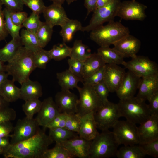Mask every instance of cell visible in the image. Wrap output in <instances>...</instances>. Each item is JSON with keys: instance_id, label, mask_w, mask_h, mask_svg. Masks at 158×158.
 <instances>
[{"instance_id": "obj_1", "label": "cell", "mask_w": 158, "mask_h": 158, "mask_svg": "<svg viewBox=\"0 0 158 158\" xmlns=\"http://www.w3.org/2000/svg\"><path fill=\"white\" fill-rule=\"evenodd\" d=\"M54 141L44 129H40L33 137L13 145L3 150L5 158H42L45 152Z\"/></svg>"}, {"instance_id": "obj_2", "label": "cell", "mask_w": 158, "mask_h": 158, "mask_svg": "<svg viewBox=\"0 0 158 158\" xmlns=\"http://www.w3.org/2000/svg\"><path fill=\"white\" fill-rule=\"evenodd\" d=\"M33 53L23 46L6 65V72L12 76V80L21 84L29 79L36 68L33 61Z\"/></svg>"}, {"instance_id": "obj_3", "label": "cell", "mask_w": 158, "mask_h": 158, "mask_svg": "<svg viewBox=\"0 0 158 158\" xmlns=\"http://www.w3.org/2000/svg\"><path fill=\"white\" fill-rule=\"evenodd\" d=\"M90 39L100 47L109 46L130 34L129 28L120 22L114 20L106 25L99 26L91 30Z\"/></svg>"}, {"instance_id": "obj_4", "label": "cell", "mask_w": 158, "mask_h": 158, "mask_svg": "<svg viewBox=\"0 0 158 158\" xmlns=\"http://www.w3.org/2000/svg\"><path fill=\"white\" fill-rule=\"evenodd\" d=\"M117 104L121 117L136 124H140L151 116L145 101L136 97L120 100Z\"/></svg>"}, {"instance_id": "obj_5", "label": "cell", "mask_w": 158, "mask_h": 158, "mask_svg": "<svg viewBox=\"0 0 158 158\" xmlns=\"http://www.w3.org/2000/svg\"><path fill=\"white\" fill-rule=\"evenodd\" d=\"M119 145L112 132L102 131L91 141L89 158H107L116 156Z\"/></svg>"}, {"instance_id": "obj_6", "label": "cell", "mask_w": 158, "mask_h": 158, "mask_svg": "<svg viewBox=\"0 0 158 158\" xmlns=\"http://www.w3.org/2000/svg\"><path fill=\"white\" fill-rule=\"evenodd\" d=\"M82 87L76 88L79 92L76 113L80 117L87 114L95 113L102 105V103L96 93L93 86L83 83Z\"/></svg>"}, {"instance_id": "obj_7", "label": "cell", "mask_w": 158, "mask_h": 158, "mask_svg": "<svg viewBox=\"0 0 158 158\" xmlns=\"http://www.w3.org/2000/svg\"><path fill=\"white\" fill-rule=\"evenodd\" d=\"M97 128L102 131L113 128L121 117L117 104L108 101L94 113Z\"/></svg>"}, {"instance_id": "obj_8", "label": "cell", "mask_w": 158, "mask_h": 158, "mask_svg": "<svg viewBox=\"0 0 158 158\" xmlns=\"http://www.w3.org/2000/svg\"><path fill=\"white\" fill-rule=\"evenodd\" d=\"M121 0H111L104 6L97 8L93 13L89 24L83 26L81 31L90 32L106 22L114 20Z\"/></svg>"}, {"instance_id": "obj_9", "label": "cell", "mask_w": 158, "mask_h": 158, "mask_svg": "<svg viewBox=\"0 0 158 158\" xmlns=\"http://www.w3.org/2000/svg\"><path fill=\"white\" fill-rule=\"evenodd\" d=\"M112 131L119 145H138L140 143L138 127L127 120H118L113 127Z\"/></svg>"}, {"instance_id": "obj_10", "label": "cell", "mask_w": 158, "mask_h": 158, "mask_svg": "<svg viewBox=\"0 0 158 158\" xmlns=\"http://www.w3.org/2000/svg\"><path fill=\"white\" fill-rule=\"evenodd\" d=\"M39 126L33 118L25 117L19 119L13 127V133L9 135L10 144H15L33 137L40 130Z\"/></svg>"}, {"instance_id": "obj_11", "label": "cell", "mask_w": 158, "mask_h": 158, "mask_svg": "<svg viewBox=\"0 0 158 158\" xmlns=\"http://www.w3.org/2000/svg\"><path fill=\"white\" fill-rule=\"evenodd\" d=\"M123 65L140 78L158 74L157 64L148 57L144 56L136 55L132 58L130 61H125Z\"/></svg>"}, {"instance_id": "obj_12", "label": "cell", "mask_w": 158, "mask_h": 158, "mask_svg": "<svg viewBox=\"0 0 158 158\" xmlns=\"http://www.w3.org/2000/svg\"><path fill=\"white\" fill-rule=\"evenodd\" d=\"M147 6L135 0L121 2L118 7L116 16L125 20H143L146 17Z\"/></svg>"}, {"instance_id": "obj_13", "label": "cell", "mask_w": 158, "mask_h": 158, "mask_svg": "<svg viewBox=\"0 0 158 158\" xmlns=\"http://www.w3.org/2000/svg\"><path fill=\"white\" fill-rule=\"evenodd\" d=\"M141 80V78L130 71L126 72L121 85L116 92L120 100L134 97L139 88Z\"/></svg>"}, {"instance_id": "obj_14", "label": "cell", "mask_w": 158, "mask_h": 158, "mask_svg": "<svg viewBox=\"0 0 158 158\" xmlns=\"http://www.w3.org/2000/svg\"><path fill=\"white\" fill-rule=\"evenodd\" d=\"M114 48L124 57H131L136 55L141 47L140 40L135 36L128 34L114 43Z\"/></svg>"}, {"instance_id": "obj_15", "label": "cell", "mask_w": 158, "mask_h": 158, "mask_svg": "<svg viewBox=\"0 0 158 158\" xmlns=\"http://www.w3.org/2000/svg\"><path fill=\"white\" fill-rule=\"evenodd\" d=\"M77 96L70 90H61L55 97V102L60 113L74 114L77 112Z\"/></svg>"}, {"instance_id": "obj_16", "label": "cell", "mask_w": 158, "mask_h": 158, "mask_svg": "<svg viewBox=\"0 0 158 158\" xmlns=\"http://www.w3.org/2000/svg\"><path fill=\"white\" fill-rule=\"evenodd\" d=\"M126 71L118 65L106 64L104 81L109 92H116L121 85Z\"/></svg>"}, {"instance_id": "obj_17", "label": "cell", "mask_w": 158, "mask_h": 158, "mask_svg": "<svg viewBox=\"0 0 158 158\" xmlns=\"http://www.w3.org/2000/svg\"><path fill=\"white\" fill-rule=\"evenodd\" d=\"M60 112L52 97H49L42 102L41 107L35 118L38 124L45 128Z\"/></svg>"}, {"instance_id": "obj_18", "label": "cell", "mask_w": 158, "mask_h": 158, "mask_svg": "<svg viewBox=\"0 0 158 158\" xmlns=\"http://www.w3.org/2000/svg\"><path fill=\"white\" fill-rule=\"evenodd\" d=\"M140 143L158 139V116L151 115L138 127Z\"/></svg>"}, {"instance_id": "obj_19", "label": "cell", "mask_w": 158, "mask_h": 158, "mask_svg": "<svg viewBox=\"0 0 158 158\" xmlns=\"http://www.w3.org/2000/svg\"><path fill=\"white\" fill-rule=\"evenodd\" d=\"M91 141L86 140L78 135L61 143L74 157L89 158Z\"/></svg>"}, {"instance_id": "obj_20", "label": "cell", "mask_w": 158, "mask_h": 158, "mask_svg": "<svg viewBox=\"0 0 158 158\" xmlns=\"http://www.w3.org/2000/svg\"><path fill=\"white\" fill-rule=\"evenodd\" d=\"M42 13L45 22L53 27H61L69 18L62 5L53 3L46 6Z\"/></svg>"}, {"instance_id": "obj_21", "label": "cell", "mask_w": 158, "mask_h": 158, "mask_svg": "<svg viewBox=\"0 0 158 158\" xmlns=\"http://www.w3.org/2000/svg\"><path fill=\"white\" fill-rule=\"evenodd\" d=\"M93 112L80 117V125L78 134L80 137L91 141L99 134Z\"/></svg>"}, {"instance_id": "obj_22", "label": "cell", "mask_w": 158, "mask_h": 158, "mask_svg": "<svg viewBox=\"0 0 158 158\" xmlns=\"http://www.w3.org/2000/svg\"><path fill=\"white\" fill-rule=\"evenodd\" d=\"M139 91L136 97L145 102L158 91V74L141 78Z\"/></svg>"}, {"instance_id": "obj_23", "label": "cell", "mask_w": 158, "mask_h": 158, "mask_svg": "<svg viewBox=\"0 0 158 158\" xmlns=\"http://www.w3.org/2000/svg\"><path fill=\"white\" fill-rule=\"evenodd\" d=\"M21 85L20 99L25 101L39 99L42 96V87L39 82L32 81L29 79Z\"/></svg>"}, {"instance_id": "obj_24", "label": "cell", "mask_w": 158, "mask_h": 158, "mask_svg": "<svg viewBox=\"0 0 158 158\" xmlns=\"http://www.w3.org/2000/svg\"><path fill=\"white\" fill-rule=\"evenodd\" d=\"M106 64L101 56L98 54L92 53L84 61L83 79L88 77Z\"/></svg>"}, {"instance_id": "obj_25", "label": "cell", "mask_w": 158, "mask_h": 158, "mask_svg": "<svg viewBox=\"0 0 158 158\" xmlns=\"http://www.w3.org/2000/svg\"><path fill=\"white\" fill-rule=\"evenodd\" d=\"M97 53L101 56L106 64L123 65L125 62L123 56L114 47H100Z\"/></svg>"}, {"instance_id": "obj_26", "label": "cell", "mask_w": 158, "mask_h": 158, "mask_svg": "<svg viewBox=\"0 0 158 158\" xmlns=\"http://www.w3.org/2000/svg\"><path fill=\"white\" fill-rule=\"evenodd\" d=\"M56 78L61 90H70L77 88L78 82L83 83V79L73 74L68 69L57 73Z\"/></svg>"}, {"instance_id": "obj_27", "label": "cell", "mask_w": 158, "mask_h": 158, "mask_svg": "<svg viewBox=\"0 0 158 158\" xmlns=\"http://www.w3.org/2000/svg\"><path fill=\"white\" fill-rule=\"evenodd\" d=\"M14 82L7 79L0 86V95L9 103L20 99V88L16 86Z\"/></svg>"}, {"instance_id": "obj_28", "label": "cell", "mask_w": 158, "mask_h": 158, "mask_svg": "<svg viewBox=\"0 0 158 158\" xmlns=\"http://www.w3.org/2000/svg\"><path fill=\"white\" fill-rule=\"evenodd\" d=\"M61 27L60 34L62 37L63 42L66 43L73 39L76 32L81 31L83 26L78 20L68 18Z\"/></svg>"}, {"instance_id": "obj_29", "label": "cell", "mask_w": 158, "mask_h": 158, "mask_svg": "<svg viewBox=\"0 0 158 158\" xmlns=\"http://www.w3.org/2000/svg\"><path fill=\"white\" fill-rule=\"evenodd\" d=\"M22 46L20 38H12L3 48L0 49V60L4 63L8 62Z\"/></svg>"}, {"instance_id": "obj_30", "label": "cell", "mask_w": 158, "mask_h": 158, "mask_svg": "<svg viewBox=\"0 0 158 158\" xmlns=\"http://www.w3.org/2000/svg\"><path fill=\"white\" fill-rule=\"evenodd\" d=\"M145 155L138 144L124 145L117 150L116 155L118 158H142Z\"/></svg>"}, {"instance_id": "obj_31", "label": "cell", "mask_w": 158, "mask_h": 158, "mask_svg": "<svg viewBox=\"0 0 158 158\" xmlns=\"http://www.w3.org/2000/svg\"><path fill=\"white\" fill-rule=\"evenodd\" d=\"M20 36L23 46L32 52L42 48L40 45L36 34L26 29H23L21 31Z\"/></svg>"}, {"instance_id": "obj_32", "label": "cell", "mask_w": 158, "mask_h": 158, "mask_svg": "<svg viewBox=\"0 0 158 158\" xmlns=\"http://www.w3.org/2000/svg\"><path fill=\"white\" fill-rule=\"evenodd\" d=\"M49 136L56 143H61L78 136V134L70 131L65 127L49 129Z\"/></svg>"}, {"instance_id": "obj_33", "label": "cell", "mask_w": 158, "mask_h": 158, "mask_svg": "<svg viewBox=\"0 0 158 158\" xmlns=\"http://www.w3.org/2000/svg\"><path fill=\"white\" fill-rule=\"evenodd\" d=\"M53 28L45 21L41 22L36 33L41 48L44 47L50 41L53 32Z\"/></svg>"}, {"instance_id": "obj_34", "label": "cell", "mask_w": 158, "mask_h": 158, "mask_svg": "<svg viewBox=\"0 0 158 158\" xmlns=\"http://www.w3.org/2000/svg\"><path fill=\"white\" fill-rule=\"evenodd\" d=\"M87 49L88 47L84 44L81 40H75L71 48L69 57L84 62L92 54L88 52Z\"/></svg>"}, {"instance_id": "obj_35", "label": "cell", "mask_w": 158, "mask_h": 158, "mask_svg": "<svg viewBox=\"0 0 158 158\" xmlns=\"http://www.w3.org/2000/svg\"><path fill=\"white\" fill-rule=\"evenodd\" d=\"M74 156L61 143L56 142L54 147L48 149L42 158H72Z\"/></svg>"}, {"instance_id": "obj_36", "label": "cell", "mask_w": 158, "mask_h": 158, "mask_svg": "<svg viewBox=\"0 0 158 158\" xmlns=\"http://www.w3.org/2000/svg\"><path fill=\"white\" fill-rule=\"evenodd\" d=\"M71 49V47L63 42L54 45L49 51L52 59L59 61L70 57Z\"/></svg>"}, {"instance_id": "obj_37", "label": "cell", "mask_w": 158, "mask_h": 158, "mask_svg": "<svg viewBox=\"0 0 158 158\" xmlns=\"http://www.w3.org/2000/svg\"><path fill=\"white\" fill-rule=\"evenodd\" d=\"M33 53V61L35 68L45 69L47 64L52 59L49 50L41 48Z\"/></svg>"}, {"instance_id": "obj_38", "label": "cell", "mask_w": 158, "mask_h": 158, "mask_svg": "<svg viewBox=\"0 0 158 158\" xmlns=\"http://www.w3.org/2000/svg\"><path fill=\"white\" fill-rule=\"evenodd\" d=\"M3 11L5 27L8 34H10L12 39L20 38L19 32L23 26L16 25L13 23L10 16V11L7 8H5Z\"/></svg>"}, {"instance_id": "obj_39", "label": "cell", "mask_w": 158, "mask_h": 158, "mask_svg": "<svg viewBox=\"0 0 158 158\" xmlns=\"http://www.w3.org/2000/svg\"><path fill=\"white\" fill-rule=\"evenodd\" d=\"M42 102L39 99H33L25 101L22 108L26 117L30 118H33L34 115L39 111Z\"/></svg>"}, {"instance_id": "obj_40", "label": "cell", "mask_w": 158, "mask_h": 158, "mask_svg": "<svg viewBox=\"0 0 158 158\" xmlns=\"http://www.w3.org/2000/svg\"><path fill=\"white\" fill-rule=\"evenodd\" d=\"M41 22L40 19L39 14L32 12L24 21L22 26L28 31L36 34Z\"/></svg>"}, {"instance_id": "obj_41", "label": "cell", "mask_w": 158, "mask_h": 158, "mask_svg": "<svg viewBox=\"0 0 158 158\" xmlns=\"http://www.w3.org/2000/svg\"><path fill=\"white\" fill-rule=\"evenodd\" d=\"M80 125V117L77 114H66L65 128L78 134Z\"/></svg>"}, {"instance_id": "obj_42", "label": "cell", "mask_w": 158, "mask_h": 158, "mask_svg": "<svg viewBox=\"0 0 158 158\" xmlns=\"http://www.w3.org/2000/svg\"><path fill=\"white\" fill-rule=\"evenodd\" d=\"M138 145L145 154L155 158L158 157V139Z\"/></svg>"}, {"instance_id": "obj_43", "label": "cell", "mask_w": 158, "mask_h": 158, "mask_svg": "<svg viewBox=\"0 0 158 158\" xmlns=\"http://www.w3.org/2000/svg\"><path fill=\"white\" fill-rule=\"evenodd\" d=\"M83 61L79 60L70 58L68 60V69L74 75L83 79Z\"/></svg>"}, {"instance_id": "obj_44", "label": "cell", "mask_w": 158, "mask_h": 158, "mask_svg": "<svg viewBox=\"0 0 158 158\" xmlns=\"http://www.w3.org/2000/svg\"><path fill=\"white\" fill-rule=\"evenodd\" d=\"M105 65L88 77L83 79V83L94 86L103 81Z\"/></svg>"}, {"instance_id": "obj_45", "label": "cell", "mask_w": 158, "mask_h": 158, "mask_svg": "<svg viewBox=\"0 0 158 158\" xmlns=\"http://www.w3.org/2000/svg\"><path fill=\"white\" fill-rule=\"evenodd\" d=\"M93 86L103 104L107 102L108 97L110 92L104 80Z\"/></svg>"}, {"instance_id": "obj_46", "label": "cell", "mask_w": 158, "mask_h": 158, "mask_svg": "<svg viewBox=\"0 0 158 158\" xmlns=\"http://www.w3.org/2000/svg\"><path fill=\"white\" fill-rule=\"evenodd\" d=\"M23 1L32 12L39 14L42 13L46 7L42 0H23Z\"/></svg>"}, {"instance_id": "obj_47", "label": "cell", "mask_w": 158, "mask_h": 158, "mask_svg": "<svg viewBox=\"0 0 158 158\" xmlns=\"http://www.w3.org/2000/svg\"><path fill=\"white\" fill-rule=\"evenodd\" d=\"M5 8L11 12L22 11L24 4L23 0H0Z\"/></svg>"}, {"instance_id": "obj_48", "label": "cell", "mask_w": 158, "mask_h": 158, "mask_svg": "<svg viewBox=\"0 0 158 158\" xmlns=\"http://www.w3.org/2000/svg\"><path fill=\"white\" fill-rule=\"evenodd\" d=\"M66 113H60L46 126L49 129L65 127Z\"/></svg>"}, {"instance_id": "obj_49", "label": "cell", "mask_w": 158, "mask_h": 158, "mask_svg": "<svg viewBox=\"0 0 158 158\" xmlns=\"http://www.w3.org/2000/svg\"><path fill=\"white\" fill-rule=\"evenodd\" d=\"M16 117L15 111L8 107L0 109V123L14 120Z\"/></svg>"}, {"instance_id": "obj_50", "label": "cell", "mask_w": 158, "mask_h": 158, "mask_svg": "<svg viewBox=\"0 0 158 158\" xmlns=\"http://www.w3.org/2000/svg\"><path fill=\"white\" fill-rule=\"evenodd\" d=\"M147 104L151 115L158 116V91L155 92L148 100Z\"/></svg>"}, {"instance_id": "obj_51", "label": "cell", "mask_w": 158, "mask_h": 158, "mask_svg": "<svg viewBox=\"0 0 158 158\" xmlns=\"http://www.w3.org/2000/svg\"><path fill=\"white\" fill-rule=\"evenodd\" d=\"M10 16L13 23L18 26H22V25L28 17L27 13L22 11L10 12Z\"/></svg>"}, {"instance_id": "obj_52", "label": "cell", "mask_w": 158, "mask_h": 158, "mask_svg": "<svg viewBox=\"0 0 158 158\" xmlns=\"http://www.w3.org/2000/svg\"><path fill=\"white\" fill-rule=\"evenodd\" d=\"M2 5L0 0V42L5 39L8 34L5 27Z\"/></svg>"}, {"instance_id": "obj_53", "label": "cell", "mask_w": 158, "mask_h": 158, "mask_svg": "<svg viewBox=\"0 0 158 158\" xmlns=\"http://www.w3.org/2000/svg\"><path fill=\"white\" fill-rule=\"evenodd\" d=\"M13 126L11 121H6L0 123V138L9 137L13 131Z\"/></svg>"}, {"instance_id": "obj_54", "label": "cell", "mask_w": 158, "mask_h": 158, "mask_svg": "<svg viewBox=\"0 0 158 158\" xmlns=\"http://www.w3.org/2000/svg\"><path fill=\"white\" fill-rule=\"evenodd\" d=\"M84 1L85 6L87 10V16L96 9L97 0H84Z\"/></svg>"}, {"instance_id": "obj_55", "label": "cell", "mask_w": 158, "mask_h": 158, "mask_svg": "<svg viewBox=\"0 0 158 158\" xmlns=\"http://www.w3.org/2000/svg\"><path fill=\"white\" fill-rule=\"evenodd\" d=\"M9 137H5L0 138V148L3 150L10 144Z\"/></svg>"}, {"instance_id": "obj_56", "label": "cell", "mask_w": 158, "mask_h": 158, "mask_svg": "<svg viewBox=\"0 0 158 158\" xmlns=\"http://www.w3.org/2000/svg\"><path fill=\"white\" fill-rule=\"evenodd\" d=\"M9 75L6 72L0 71V86L8 79Z\"/></svg>"}, {"instance_id": "obj_57", "label": "cell", "mask_w": 158, "mask_h": 158, "mask_svg": "<svg viewBox=\"0 0 158 158\" xmlns=\"http://www.w3.org/2000/svg\"><path fill=\"white\" fill-rule=\"evenodd\" d=\"M111 0H97L96 9L104 6L108 4Z\"/></svg>"}, {"instance_id": "obj_58", "label": "cell", "mask_w": 158, "mask_h": 158, "mask_svg": "<svg viewBox=\"0 0 158 158\" xmlns=\"http://www.w3.org/2000/svg\"><path fill=\"white\" fill-rule=\"evenodd\" d=\"M9 103L5 101L0 95V109L8 107Z\"/></svg>"}, {"instance_id": "obj_59", "label": "cell", "mask_w": 158, "mask_h": 158, "mask_svg": "<svg viewBox=\"0 0 158 158\" xmlns=\"http://www.w3.org/2000/svg\"><path fill=\"white\" fill-rule=\"evenodd\" d=\"M6 66L4 62L0 60V71L6 72Z\"/></svg>"}, {"instance_id": "obj_60", "label": "cell", "mask_w": 158, "mask_h": 158, "mask_svg": "<svg viewBox=\"0 0 158 158\" xmlns=\"http://www.w3.org/2000/svg\"><path fill=\"white\" fill-rule=\"evenodd\" d=\"M52 1L53 3L62 5L66 0H50Z\"/></svg>"}, {"instance_id": "obj_61", "label": "cell", "mask_w": 158, "mask_h": 158, "mask_svg": "<svg viewBox=\"0 0 158 158\" xmlns=\"http://www.w3.org/2000/svg\"><path fill=\"white\" fill-rule=\"evenodd\" d=\"M77 0H66L68 4H70L71 3Z\"/></svg>"}, {"instance_id": "obj_62", "label": "cell", "mask_w": 158, "mask_h": 158, "mask_svg": "<svg viewBox=\"0 0 158 158\" xmlns=\"http://www.w3.org/2000/svg\"><path fill=\"white\" fill-rule=\"evenodd\" d=\"M3 152V150L0 148V155L2 154Z\"/></svg>"}]
</instances>
